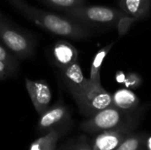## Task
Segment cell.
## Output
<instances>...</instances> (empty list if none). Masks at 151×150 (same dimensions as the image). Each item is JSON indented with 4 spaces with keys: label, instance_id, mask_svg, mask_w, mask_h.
<instances>
[{
    "label": "cell",
    "instance_id": "6da1fadb",
    "mask_svg": "<svg viewBox=\"0 0 151 150\" xmlns=\"http://www.w3.org/2000/svg\"><path fill=\"white\" fill-rule=\"evenodd\" d=\"M6 1L31 22L56 35L80 40L92 34L89 28L69 17H63L41 10L29 4L26 0Z\"/></svg>",
    "mask_w": 151,
    "mask_h": 150
},
{
    "label": "cell",
    "instance_id": "7a4b0ae2",
    "mask_svg": "<svg viewBox=\"0 0 151 150\" xmlns=\"http://www.w3.org/2000/svg\"><path fill=\"white\" fill-rule=\"evenodd\" d=\"M0 40L20 60L33 58L36 53L35 39L13 24L0 11Z\"/></svg>",
    "mask_w": 151,
    "mask_h": 150
},
{
    "label": "cell",
    "instance_id": "3957f363",
    "mask_svg": "<svg viewBox=\"0 0 151 150\" xmlns=\"http://www.w3.org/2000/svg\"><path fill=\"white\" fill-rule=\"evenodd\" d=\"M72 96L77 103L80 112L87 117L112 106L111 94L106 91L102 85L95 84L90 80L82 89Z\"/></svg>",
    "mask_w": 151,
    "mask_h": 150
},
{
    "label": "cell",
    "instance_id": "277c9868",
    "mask_svg": "<svg viewBox=\"0 0 151 150\" xmlns=\"http://www.w3.org/2000/svg\"><path fill=\"white\" fill-rule=\"evenodd\" d=\"M65 13L71 19L86 24L96 25H112L119 23V20L124 17L119 10L95 5H81L64 11Z\"/></svg>",
    "mask_w": 151,
    "mask_h": 150
},
{
    "label": "cell",
    "instance_id": "5b68a950",
    "mask_svg": "<svg viewBox=\"0 0 151 150\" xmlns=\"http://www.w3.org/2000/svg\"><path fill=\"white\" fill-rule=\"evenodd\" d=\"M127 112H124L114 106L105 108L97 113L88 117L81 125V128L87 133H102L120 126L128 120L126 119Z\"/></svg>",
    "mask_w": 151,
    "mask_h": 150
},
{
    "label": "cell",
    "instance_id": "8992f818",
    "mask_svg": "<svg viewBox=\"0 0 151 150\" xmlns=\"http://www.w3.org/2000/svg\"><path fill=\"white\" fill-rule=\"evenodd\" d=\"M134 126L133 121L128 120L119 127L98 133L91 143L92 149L115 150L130 133H132L131 132Z\"/></svg>",
    "mask_w": 151,
    "mask_h": 150
},
{
    "label": "cell",
    "instance_id": "52a82bcc",
    "mask_svg": "<svg viewBox=\"0 0 151 150\" xmlns=\"http://www.w3.org/2000/svg\"><path fill=\"white\" fill-rule=\"evenodd\" d=\"M25 85L36 112L41 115L49 108L51 101L49 85L44 80H32L27 78L25 79Z\"/></svg>",
    "mask_w": 151,
    "mask_h": 150
},
{
    "label": "cell",
    "instance_id": "ba28073f",
    "mask_svg": "<svg viewBox=\"0 0 151 150\" xmlns=\"http://www.w3.org/2000/svg\"><path fill=\"white\" fill-rule=\"evenodd\" d=\"M70 115L68 108L62 103H58L52 107H49L40 115L37 127L40 131L48 132L51 129H58L59 126L69 120Z\"/></svg>",
    "mask_w": 151,
    "mask_h": 150
},
{
    "label": "cell",
    "instance_id": "9c48e42d",
    "mask_svg": "<svg viewBox=\"0 0 151 150\" xmlns=\"http://www.w3.org/2000/svg\"><path fill=\"white\" fill-rule=\"evenodd\" d=\"M61 70L65 83L71 95L79 92L89 82V79L85 78L81 67L77 62H74Z\"/></svg>",
    "mask_w": 151,
    "mask_h": 150
},
{
    "label": "cell",
    "instance_id": "30bf717a",
    "mask_svg": "<svg viewBox=\"0 0 151 150\" xmlns=\"http://www.w3.org/2000/svg\"><path fill=\"white\" fill-rule=\"evenodd\" d=\"M52 54L56 65L60 69L65 68L73 63L77 62L78 58L77 49L65 41L56 42L52 50Z\"/></svg>",
    "mask_w": 151,
    "mask_h": 150
},
{
    "label": "cell",
    "instance_id": "8fae6325",
    "mask_svg": "<svg viewBox=\"0 0 151 150\" xmlns=\"http://www.w3.org/2000/svg\"><path fill=\"white\" fill-rule=\"evenodd\" d=\"M112 106L124 111L129 112L137 108L140 103L139 97L128 88H120L111 94Z\"/></svg>",
    "mask_w": 151,
    "mask_h": 150
},
{
    "label": "cell",
    "instance_id": "7c38bea8",
    "mask_svg": "<svg viewBox=\"0 0 151 150\" xmlns=\"http://www.w3.org/2000/svg\"><path fill=\"white\" fill-rule=\"evenodd\" d=\"M151 0H120V8L133 18L144 16L150 10Z\"/></svg>",
    "mask_w": 151,
    "mask_h": 150
},
{
    "label": "cell",
    "instance_id": "4fadbf2b",
    "mask_svg": "<svg viewBox=\"0 0 151 150\" xmlns=\"http://www.w3.org/2000/svg\"><path fill=\"white\" fill-rule=\"evenodd\" d=\"M114 45L113 42L107 44L106 46L103 47L102 49H100L95 55L92 64H91V68H90V76H89V80H91V82L97 84V85H102L101 83V75H100V72H101V67L103 65L104 60L106 57V56L109 54V52L111 51L112 46Z\"/></svg>",
    "mask_w": 151,
    "mask_h": 150
},
{
    "label": "cell",
    "instance_id": "5bb4252c",
    "mask_svg": "<svg viewBox=\"0 0 151 150\" xmlns=\"http://www.w3.org/2000/svg\"><path fill=\"white\" fill-rule=\"evenodd\" d=\"M59 137V131L58 129H51L43 136L33 141L29 147V150H56Z\"/></svg>",
    "mask_w": 151,
    "mask_h": 150
},
{
    "label": "cell",
    "instance_id": "9a60e30c",
    "mask_svg": "<svg viewBox=\"0 0 151 150\" xmlns=\"http://www.w3.org/2000/svg\"><path fill=\"white\" fill-rule=\"evenodd\" d=\"M145 140L141 134L130 133L115 150H142Z\"/></svg>",
    "mask_w": 151,
    "mask_h": 150
},
{
    "label": "cell",
    "instance_id": "2e32d148",
    "mask_svg": "<svg viewBox=\"0 0 151 150\" xmlns=\"http://www.w3.org/2000/svg\"><path fill=\"white\" fill-rule=\"evenodd\" d=\"M41 2L59 10H68L81 5H85L87 0H40Z\"/></svg>",
    "mask_w": 151,
    "mask_h": 150
},
{
    "label": "cell",
    "instance_id": "e0dca14e",
    "mask_svg": "<svg viewBox=\"0 0 151 150\" xmlns=\"http://www.w3.org/2000/svg\"><path fill=\"white\" fill-rule=\"evenodd\" d=\"M19 66H14L5 61L0 60V80L15 77L19 72Z\"/></svg>",
    "mask_w": 151,
    "mask_h": 150
},
{
    "label": "cell",
    "instance_id": "ac0fdd59",
    "mask_svg": "<svg viewBox=\"0 0 151 150\" xmlns=\"http://www.w3.org/2000/svg\"><path fill=\"white\" fill-rule=\"evenodd\" d=\"M0 60L5 61L14 66L19 67V59L15 57L0 40Z\"/></svg>",
    "mask_w": 151,
    "mask_h": 150
},
{
    "label": "cell",
    "instance_id": "d6986e66",
    "mask_svg": "<svg viewBox=\"0 0 151 150\" xmlns=\"http://www.w3.org/2000/svg\"><path fill=\"white\" fill-rule=\"evenodd\" d=\"M141 78L135 72H130L125 79V85L130 88H137L141 85Z\"/></svg>",
    "mask_w": 151,
    "mask_h": 150
},
{
    "label": "cell",
    "instance_id": "ffe728a7",
    "mask_svg": "<svg viewBox=\"0 0 151 150\" xmlns=\"http://www.w3.org/2000/svg\"><path fill=\"white\" fill-rule=\"evenodd\" d=\"M66 150H93L91 148V145L88 144V142H86L85 141H80L78 144H76L74 147L69 149Z\"/></svg>",
    "mask_w": 151,
    "mask_h": 150
},
{
    "label": "cell",
    "instance_id": "44dd1931",
    "mask_svg": "<svg viewBox=\"0 0 151 150\" xmlns=\"http://www.w3.org/2000/svg\"><path fill=\"white\" fill-rule=\"evenodd\" d=\"M145 148L147 150H151V135L148 136L145 140Z\"/></svg>",
    "mask_w": 151,
    "mask_h": 150
}]
</instances>
